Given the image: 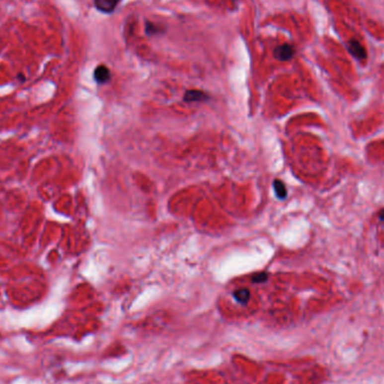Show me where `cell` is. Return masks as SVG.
<instances>
[{"label": "cell", "instance_id": "obj_1", "mask_svg": "<svg viewBox=\"0 0 384 384\" xmlns=\"http://www.w3.org/2000/svg\"><path fill=\"white\" fill-rule=\"evenodd\" d=\"M273 54L274 58L278 59L279 61H288L295 55V47L291 44L279 45L278 47H275Z\"/></svg>", "mask_w": 384, "mask_h": 384}, {"label": "cell", "instance_id": "obj_2", "mask_svg": "<svg viewBox=\"0 0 384 384\" xmlns=\"http://www.w3.org/2000/svg\"><path fill=\"white\" fill-rule=\"evenodd\" d=\"M93 2L98 10L106 12V14H110L118 6L120 0H93Z\"/></svg>", "mask_w": 384, "mask_h": 384}, {"label": "cell", "instance_id": "obj_3", "mask_svg": "<svg viewBox=\"0 0 384 384\" xmlns=\"http://www.w3.org/2000/svg\"><path fill=\"white\" fill-rule=\"evenodd\" d=\"M93 77L96 80L97 83L99 84H103L107 83L108 81L110 80V71L106 66H99L96 69H94L93 72Z\"/></svg>", "mask_w": 384, "mask_h": 384}, {"label": "cell", "instance_id": "obj_4", "mask_svg": "<svg viewBox=\"0 0 384 384\" xmlns=\"http://www.w3.org/2000/svg\"><path fill=\"white\" fill-rule=\"evenodd\" d=\"M348 51L351 52L353 57H355L359 60H365L366 59V51L364 46L361 44L359 41L352 40L348 43Z\"/></svg>", "mask_w": 384, "mask_h": 384}, {"label": "cell", "instance_id": "obj_5", "mask_svg": "<svg viewBox=\"0 0 384 384\" xmlns=\"http://www.w3.org/2000/svg\"><path fill=\"white\" fill-rule=\"evenodd\" d=\"M208 94L206 92L201 91V90H188L184 94V101L187 102H197V101H204L208 99Z\"/></svg>", "mask_w": 384, "mask_h": 384}, {"label": "cell", "instance_id": "obj_6", "mask_svg": "<svg viewBox=\"0 0 384 384\" xmlns=\"http://www.w3.org/2000/svg\"><path fill=\"white\" fill-rule=\"evenodd\" d=\"M273 189H274L275 195H277V197L279 198V199L284 200L288 197L287 187H286V184H284L281 180H278V179L274 180Z\"/></svg>", "mask_w": 384, "mask_h": 384}, {"label": "cell", "instance_id": "obj_7", "mask_svg": "<svg viewBox=\"0 0 384 384\" xmlns=\"http://www.w3.org/2000/svg\"><path fill=\"white\" fill-rule=\"evenodd\" d=\"M234 298L237 303H239L241 305H246L248 303L249 298H251V292H249L248 289H238V290L234 291Z\"/></svg>", "mask_w": 384, "mask_h": 384}, {"label": "cell", "instance_id": "obj_8", "mask_svg": "<svg viewBox=\"0 0 384 384\" xmlns=\"http://www.w3.org/2000/svg\"><path fill=\"white\" fill-rule=\"evenodd\" d=\"M162 32H163V29L159 27V26H157L156 24L151 23V21H148V23H146L145 33L148 34L149 36H152V35H155V34H159Z\"/></svg>", "mask_w": 384, "mask_h": 384}, {"label": "cell", "instance_id": "obj_9", "mask_svg": "<svg viewBox=\"0 0 384 384\" xmlns=\"http://www.w3.org/2000/svg\"><path fill=\"white\" fill-rule=\"evenodd\" d=\"M267 278H269L267 273H265V272H260V273H256L255 275H253L252 282L253 283H263V282L266 281Z\"/></svg>", "mask_w": 384, "mask_h": 384}, {"label": "cell", "instance_id": "obj_10", "mask_svg": "<svg viewBox=\"0 0 384 384\" xmlns=\"http://www.w3.org/2000/svg\"><path fill=\"white\" fill-rule=\"evenodd\" d=\"M378 217H379V219H380V222L384 223V208L379 211V214H378Z\"/></svg>", "mask_w": 384, "mask_h": 384}]
</instances>
